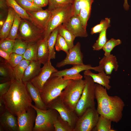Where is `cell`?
Wrapping results in <instances>:
<instances>
[{
	"mask_svg": "<svg viewBox=\"0 0 131 131\" xmlns=\"http://www.w3.org/2000/svg\"><path fill=\"white\" fill-rule=\"evenodd\" d=\"M71 80L64 79L62 77L50 76L40 92L42 99L45 105L47 106L59 97Z\"/></svg>",
	"mask_w": 131,
	"mask_h": 131,
	"instance_id": "3",
	"label": "cell"
},
{
	"mask_svg": "<svg viewBox=\"0 0 131 131\" xmlns=\"http://www.w3.org/2000/svg\"><path fill=\"white\" fill-rule=\"evenodd\" d=\"M112 122L110 120L100 115L96 125L93 131H116L111 128V124Z\"/></svg>",
	"mask_w": 131,
	"mask_h": 131,
	"instance_id": "29",
	"label": "cell"
},
{
	"mask_svg": "<svg viewBox=\"0 0 131 131\" xmlns=\"http://www.w3.org/2000/svg\"><path fill=\"white\" fill-rule=\"evenodd\" d=\"M122 43L120 39H111L106 42L103 46L102 49L104 52V56H107L110 55L113 49L116 46Z\"/></svg>",
	"mask_w": 131,
	"mask_h": 131,
	"instance_id": "36",
	"label": "cell"
},
{
	"mask_svg": "<svg viewBox=\"0 0 131 131\" xmlns=\"http://www.w3.org/2000/svg\"><path fill=\"white\" fill-rule=\"evenodd\" d=\"M0 131H19L17 117L7 109L0 114Z\"/></svg>",
	"mask_w": 131,
	"mask_h": 131,
	"instance_id": "16",
	"label": "cell"
},
{
	"mask_svg": "<svg viewBox=\"0 0 131 131\" xmlns=\"http://www.w3.org/2000/svg\"><path fill=\"white\" fill-rule=\"evenodd\" d=\"M59 26L52 32L48 39V45L49 51L48 60L56 58L55 46L58 33Z\"/></svg>",
	"mask_w": 131,
	"mask_h": 131,
	"instance_id": "27",
	"label": "cell"
},
{
	"mask_svg": "<svg viewBox=\"0 0 131 131\" xmlns=\"http://www.w3.org/2000/svg\"><path fill=\"white\" fill-rule=\"evenodd\" d=\"M28 42L19 38L15 39L12 53L23 55L26 50Z\"/></svg>",
	"mask_w": 131,
	"mask_h": 131,
	"instance_id": "34",
	"label": "cell"
},
{
	"mask_svg": "<svg viewBox=\"0 0 131 131\" xmlns=\"http://www.w3.org/2000/svg\"><path fill=\"white\" fill-rule=\"evenodd\" d=\"M27 0L29 1H30V2H33V0Z\"/></svg>",
	"mask_w": 131,
	"mask_h": 131,
	"instance_id": "51",
	"label": "cell"
},
{
	"mask_svg": "<svg viewBox=\"0 0 131 131\" xmlns=\"http://www.w3.org/2000/svg\"><path fill=\"white\" fill-rule=\"evenodd\" d=\"M47 107L48 108L56 110L61 117L68 123L73 129L79 117L74 111L65 105L59 97L53 100Z\"/></svg>",
	"mask_w": 131,
	"mask_h": 131,
	"instance_id": "10",
	"label": "cell"
},
{
	"mask_svg": "<svg viewBox=\"0 0 131 131\" xmlns=\"http://www.w3.org/2000/svg\"><path fill=\"white\" fill-rule=\"evenodd\" d=\"M84 77L85 81L84 86L75 110L78 117L88 109L95 108V83L90 76L84 75Z\"/></svg>",
	"mask_w": 131,
	"mask_h": 131,
	"instance_id": "5",
	"label": "cell"
},
{
	"mask_svg": "<svg viewBox=\"0 0 131 131\" xmlns=\"http://www.w3.org/2000/svg\"><path fill=\"white\" fill-rule=\"evenodd\" d=\"M72 4L60 6L50 11V16L44 33V39H48L55 28L65 22L73 15Z\"/></svg>",
	"mask_w": 131,
	"mask_h": 131,
	"instance_id": "6",
	"label": "cell"
},
{
	"mask_svg": "<svg viewBox=\"0 0 131 131\" xmlns=\"http://www.w3.org/2000/svg\"><path fill=\"white\" fill-rule=\"evenodd\" d=\"M110 20V18H106L104 19L101 20L99 24L91 28L90 34L93 35L94 34L100 33L105 29H107L111 26Z\"/></svg>",
	"mask_w": 131,
	"mask_h": 131,
	"instance_id": "37",
	"label": "cell"
},
{
	"mask_svg": "<svg viewBox=\"0 0 131 131\" xmlns=\"http://www.w3.org/2000/svg\"><path fill=\"white\" fill-rule=\"evenodd\" d=\"M41 64L38 60L30 62L22 79L24 84L30 82L38 75L41 70Z\"/></svg>",
	"mask_w": 131,
	"mask_h": 131,
	"instance_id": "21",
	"label": "cell"
},
{
	"mask_svg": "<svg viewBox=\"0 0 131 131\" xmlns=\"http://www.w3.org/2000/svg\"><path fill=\"white\" fill-rule=\"evenodd\" d=\"M12 81L9 90L2 97L6 109L17 116L31 106L32 100L22 80Z\"/></svg>",
	"mask_w": 131,
	"mask_h": 131,
	"instance_id": "2",
	"label": "cell"
},
{
	"mask_svg": "<svg viewBox=\"0 0 131 131\" xmlns=\"http://www.w3.org/2000/svg\"><path fill=\"white\" fill-rule=\"evenodd\" d=\"M54 126L55 131H73L72 127L59 114L54 122Z\"/></svg>",
	"mask_w": 131,
	"mask_h": 131,
	"instance_id": "32",
	"label": "cell"
},
{
	"mask_svg": "<svg viewBox=\"0 0 131 131\" xmlns=\"http://www.w3.org/2000/svg\"><path fill=\"white\" fill-rule=\"evenodd\" d=\"M17 3L25 11H35L42 10V8L35 5L33 2L27 0H15Z\"/></svg>",
	"mask_w": 131,
	"mask_h": 131,
	"instance_id": "38",
	"label": "cell"
},
{
	"mask_svg": "<svg viewBox=\"0 0 131 131\" xmlns=\"http://www.w3.org/2000/svg\"><path fill=\"white\" fill-rule=\"evenodd\" d=\"M0 56L4 60L8 61L10 55L5 51L0 49Z\"/></svg>",
	"mask_w": 131,
	"mask_h": 131,
	"instance_id": "48",
	"label": "cell"
},
{
	"mask_svg": "<svg viewBox=\"0 0 131 131\" xmlns=\"http://www.w3.org/2000/svg\"><path fill=\"white\" fill-rule=\"evenodd\" d=\"M37 42H28L25 51L23 55L24 59L30 62L37 60Z\"/></svg>",
	"mask_w": 131,
	"mask_h": 131,
	"instance_id": "26",
	"label": "cell"
},
{
	"mask_svg": "<svg viewBox=\"0 0 131 131\" xmlns=\"http://www.w3.org/2000/svg\"><path fill=\"white\" fill-rule=\"evenodd\" d=\"M4 101L2 97H0V113L3 112L6 109Z\"/></svg>",
	"mask_w": 131,
	"mask_h": 131,
	"instance_id": "49",
	"label": "cell"
},
{
	"mask_svg": "<svg viewBox=\"0 0 131 131\" xmlns=\"http://www.w3.org/2000/svg\"><path fill=\"white\" fill-rule=\"evenodd\" d=\"M83 74L84 75L91 77L95 83L101 85L107 90H109L111 88V86L109 84L111 77L107 74L104 71L98 72V74H95L90 70H88L84 71Z\"/></svg>",
	"mask_w": 131,
	"mask_h": 131,
	"instance_id": "20",
	"label": "cell"
},
{
	"mask_svg": "<svg viewBox=\"0 0 131 131\" xmlns=\"http://www.w3.org/2000/svg\"><path fill=\"white\" fill-rule=\"evenodd\" d=\"M58 34L64 39L70 49L74 46V42L76 37L62 24L59 26Z\"/></svg>",
	"mask_w": 131,
	"mask_h": 131,
	"instance_id": "30",
	"label": "cell"
},
{
	"mask_svg": "<svg viewBox=\"0 0 131 131\" xmlns=\"http://www.w3.org/2000/svg\"><path fill=\"white\" fill-rule=\"evenodd\" d=\"M6 0L8 7L12 8L22 18L30 21L29 16L26 11L22 8L15 0Z\"/></svg>",
	"mask_w": 131,
	"mask_h": 131,
	"instance_id": "31",
	"label": "cell"
},
{
	"mask_svg": "<svg viewBox=\"0 0 131 131\" xmlns=\"http://www.w3.org/2000/svg\"><path fill=\"white\" fill-rule=\"evenodd\" d=\"M62 25L76 37H86L88 36L79 15L72 16Z\"/></svg>",
	"mask_w": 131,
	"mask_h": 131,
	"instance_id": "15",
	"label": "cell"
},
{
	"mask_svg": "<svg viewBox=\"0 0 131 131\" xmlns=\"http://www.w3.org/2000/svg\"><path fill=\"white\" fill-rule=\"evenodd\" d=\"M55 48L56 50L59 51L61 50L67 54L69 49V47L64 39L58 33Z\"/></svg>",
	"mask_w": 131,
	"mask_h": 131,
	"instance_id": "39",
	"label": "cell"
},
{
	"mask_svg": "<svg viewBox=\"0 0 131 131\" xmlns=\"http://www.w3.org/2000/svg\"><path fill=\"white\" fill-rule=\"evenodd\" d=\"M83 0H74L72 4L73 15H79L81 8L82 3Z\"/></svg>",
	"mask_w": 131,
	"mask_h": 131,
	"instance_id": "43",
	"label": "cell"
},
{
	"mask_svg": "<svg viewBox=\"0 0 131 131\" xmlns=\"http://www.w3.org/2000/svg\"><path fill=\"white\" fill-rule=\"evenodd\" d=\"M0 8L1 9L8 10L9 8L6 0H0Z\"/></svg>",
	"mask_w": 131,
	"mask_h": 131,
	"instance_id": "47",
	"label": "cell"
},
{
	"mask_svg": "<svg viewBox=\"0 0 131 131\" xmlns=\"http://www.w3.org/2000/svg\"><path fill=\"white\" fill-rule=\"evenodd\" d=\"M83 77V76L79 73L76 74L65 75L63 77L66 80H74L82 79Z\"/></svg>",
	"mask_w": 131,
	"mask_h": 131,
	"instance_id": "45",
	"label": "cell"
},
{
	"mask_svg": "<svg viewBox=\"0 0 131 131\" xmlns=\"http://www.w3.org/2000/svg\"><path fill=\"white\" fill-rule=\"evenodd\" d=\"M16 12L9 7L7 18L0 31V41L7 38L13 24Z\"/></svg>",
	"mask_w": 131,
	"mask_h": 131,
	"instance_id": "22",
	"label": "cell"
},
{
	"mask_svg": "<svg viewBox=\"0 0 131 131\" xmlns=\"http://www.w3.org/2000/svg\"><path fill=\"white\" fill-rule=\"evenodd\" d=\"M74 0H48L47 8L51 11L61 6L69 4H73Z\"/></svg>",
	"mask_w": 131,
	"mask_h": 131,
	"instance_id": "41",
	"label": "cell"
},
{
	"mask_svg": "<svg viewBox=\"0 0 131 131\" xmlns=\"http://www.w3.org/2000/svg\"><path fill=\"white\" fill-rule=\"evenodd\" d=\"M95 108H89L79 117L73 131H91L95 127L99 117Z\"/></svg>",
	"mask_w": 131,
	"mask_h": 131,
	"instance_id": "9",
	"label": "cell"
},
{
	"mask_svg": "<svg viewBox=\"0 0 131 131\" xmlns=\"http://www.w3.org/2000/svg\"><path fill=\"white\" fill-rule=\"evenodd\" d=\"M81 44L78 42L71 49H69L65 58L58 62L56 66L60 68L68 65H73L84 64L83 55L81 49Z\"/></svg>",
	"mask_w": 131,
	"mask_h": 131,
	"instance_id": "12",
	"label": "cell"
},
{
	"mask_svg": "<svg viewBox=\"0 0 131 131\" xmlns=\"http://www.w3.org/2000/svg\"><path fill=\"white\" fill-rule=\"evenodd\" d=\"M36 115V111L31 106L17 115L19 131H33Z\"/></svg>",
	"mask_w": 131,
	"mask_h": 131,
	"instance_id": "11",
	"label": "cell"
},
{
	"mask_svg": "<svg viewBox=\"0 0 131 131\" xmlns=\"http://www.w3.org/2000/svg\"><path fill=\"white\" fill-rule=\"evenodd\" d=\"M88 70H92L97 72V66L92 67L89 64L76 65H73L72 67L57 71L52 74L51 76H58L63 77L67 75L76 74Z\"/></svg>",
	"mask_w": 131,
	"mask_h": 131,
	"instance_id": "19",
	"label": "cell"
},
{
	"mask_svg": "<svg viewBox=\"0 0 131 131\" xmlns=\"http://www.w3.org/2000/svg\"><path fill=\"white\" fill-rule=\"evenodd\" d=\"M85 83L84 79L72 80L59 96L65 105L73 111L75 112L77 104L82 94Z\"/></svg>",
	"mask_w": 131,
	"mask_h": 131,
	"instance_id": "4",
	"label": "cell"
},
{
	"mask_svg": "<svg viewBox=\"0 0 131 131\" xmlns=\"http://www.w3.org/2000/svg\"><path fill=\"white\" fill-rule=\"evenodd\" d=\"M24 58L23 55L11 53L10 55L8 63L13 68L17 65Z\"/></svg>",
	"mask_w": 131,
	"mask_h": 131,
	"instance_id": "42",
	"label": "cell"
},
{
	"mask_svg": "<svg viewBox=\"0 0 131 131\" xmlns=\"http://www.w3.org/2000/svg\"><path fill=\"white\" fill-rule=\"evenodd\" d=\"M31 106L36 111L37 115L33 131H55L54 122L59 114L53 109H39L32 104Z\"/></svg>",
	"mask_w": 131,
	"mask_h": 131,
	"instance_id": "7",
	"label": "cell"
},
{
	"mask_svg": "<svg viewBox=\"0 0 131 131\" xmlns=\"http://www.w3.org/2000/svg\"><path fill=\"white\" fill-rule=\"evenodd\" d=\"M58 71L52 65L50 60H48L43 65L38 75L30 82L40 92L44 84L52 74Z\"/></svg>",
	"mask_w": 131,
	"mask_h": 131,
	"instance_id": "13",
	"label": "cell"
},
{
	"mask_svg": "<svg viewBox=\"0 0 131 131\" xmlns=\"http://www.w3.org/2000/svg\"><path fill=\"white\" fill-rule=\"evenodd\" d=\"M15 40L6 38L0 41V49L9 55L12 53Z\"/></svg>",
	"mask_w": 131,
	"mask_h": 131,
	"instance_id": "40",
	"label": "cell"
},
{
	"mask_svg": "<svg viewBox=\"0 0 131 131\" xmlns=\"http://www.w3.org/2000/svg\"><path fill=\"white\" fill-rule=\"evenodd\" d=\"M37 60L43 65L49 59V51L48 45V39H43L38 42Z\"/></svg>",
	"mask_w": 131,
	"mask_h": 131,
	"instance_id": "23",
	"label": "cell"
},
{
	"mask_svg": "<svg viewBox=\"0 0 131 131\" xmlns=\"http://www.w3.org/2000/svg\"><path fill=\"white\" fill-rule=\"evenodd\" d=\"M25 85L32 100L35 103L34 106L37 108L41 110H45L48 109L42 99L39 89L30 82H26Z\"/></svg>",
	"mask_w": 131,
	"mask_h": 131,
	"instance_id": "18",
	"label": "cell"
},
{
	"mask_svg": "<svg viewBox=\"0 0 131 131\" xmlns=\"http://www.w3.org/2000/svg\"><path fill=\"white\" fill-rule=\"evenodd\" d=\"M106 29H105L100 33L97 39L92 46L93 49L95 51H99L102 49L108 40L106 36Z\"/></svg>",
	"mask_w": 131,
	"mask_h": 131,
	"instance_id": "35",
	"label": "cell"
},
{
	"mask_svg": "<svg viewBox=\"0 0 131 131\" xmlns=\"http://www.w3.org/2000/svg\"><path fill=\"white\" fill-rule=\"evenodd\" d=\"M13 68L9 65L8 61H1L0 64V81L1 83L14 80Z\"/></svg>",
	"mask_w": 131,
	"mask_h": 131,
	"instance_id": "25",
	"label": "cell"
},
{
	"mask_svg": "<svg viewBox=\"0 0 131 131\" xmlns=\"http://www.w3.org/2000/svg\"><path fill=\"white\" fill-rule=\"evenodd\" d=\"M12 81H8L0 84V97H2L8 90L12 83Z\"/></svg>",
	"mask_w": 131,
	"mask_h": 131,
	"instance_id": "44",
	"label": "cell"
},
{
	"mask_svg": "<svg viewBox=\"0 0 131 131\" xmlns=\"http://www.w3.org/2000/svg\"><path fill=\"white\" fill-rule=\"evenodd\" d=\"M94 0H83L79 16L83 26L86 29L88 21L90 16L92 4Z\"/></svg>",
	"mask_w": 131,
	"mask_h": 131,
	"instance_id": "24",
	"label": "cell"
},
{
	"mask_svg": "<svg viewBox=\"0 0 131 131\" xmlns=\"http://www.w3.org/2000/svg\"><path fill=\"white\" fill-rule=\"evenodd\" d=\"M21 18L16 12L13 23L7 38L15 40L18 38V33Z\"/></svg>",
	"mask_w": 131,
	"mask_h": 131,
	"instance_id": "33",
	"label": "cell"
},
{
	"mask_svg": "<svg viewBox=\"0 0 131 131\" xmlns=\"http://www.w3.org/2000/svg\"><path fill=\"white\" fill-rule=\"evenodd\" d=\"M44 30L34 25L30 21L21 18L18 33V38L27 42H38L44 39Z\"/></svg>",
	"mask_w": 131,
	"mask_h": 131,
	"instance_id": "8",
	"label": "cell"
},
{
	"mask_svg": "<svg viewBox=\"0 0 131 131\" xmlns=\"http://www.w3.org/2000/svg\"><path fill=\"white\" fill-rule=\"evenodd\" d=\"M99 63V65L97 66V72L104 71L108 75L111 74L114 70L117 71L119 67L116 57L111 54L107 56H104Z\"/></svg>",
	"mask_w": 131,
	"mask_h": 131,
	"instance_id": "17",
	"label": "cell"
},
{
	"mask_svg": "<svg viewBox=\"0 0 131 131\" xmlns=\"http://www.w3.org/2000/svg\"><path fill=\"white\" fill-rule=\"evenodd\" d=\"M95 93L97 103V110L99 115L116 123L120 121L125 106L122 99L117 96H109L107 89L97 83Z\"/></svg>",
	"mask_w": 131,
	"mask_h": 131,
	"instance_id": "1",
	"label": "cell"
},
{
	"mask_svg": "<svg viewBox=\"0 0 131 131\" xmlns=\"http://www.w3.org/2000/svg\"><path fill=\"white\" fill-rule=\"evenodd\" d=\"M33 3L36 6L42 8L48 5V0H33Z\"/></svg>",
	"mask_w": 131,
	"mask_h": 131,
	"instance_id": "46",
	"label": "cell"
},
{
	"mask_svg": "<svg viewBox=\"0 0 131 131\" xmlns=\"http://www.w3.org/2000/svg\"><path fill=\"white\" fill-rule=\"evenodd\" d=\"M30 21L39 28L46 29L50 16V11L47 8L37 11H26Z\"/></svg>",
	"mask_w": 131,
	"mask_h": 131,
	"instance_id": "14",
	"label": "cell"
},
{
	"mask_svg": "<svg viewBox=\"0 0 131 131\" xmlns=\"http://www.w3.org/2000/svg\"><path fill=\"white\" fill-rule=\"evenodd\" d=\"M30 61L24 59L16 67L13 68L14 80H22L27 67Z\"/></svg>",
	"mask_w": 131,
	"mask_h": 131,
	"instance_id": "28",
	"label": "cell"
},
{
	"mask_svg": "<svg viewBox=\"0 0 131 131\" xmlns=\"http://www.w3.org/2000/svg\"><path fill=\"white\" fill-rule=\"evenodd\" d=\"M123 6L124 9L126 10H128L129 9L130 6L128 4L127 0H124Z\"/></svg>",
	"mask_w": 131,
	"mask_h": 131,
	"instance_id": "50",
	"label": "cell"
}]
</instances>
